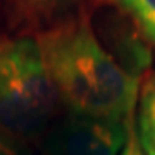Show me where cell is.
Listing matches in <instances>:
<instances>
[{
	"instance_id": "obj_6",
	"label": "cell",
	"mask_w": 155,
	"mask_h": 155,
	"mask_svg": "<svg viewBox=\"0 0 155 155\" xmlns=\"http://www.w3.org/2000/svg\"><path fill=\"white\" fill-rule=\"evenodd\" d=\"M138 138L141 143L145 155H155V126L140 122L138 126Z\"/></svg>"
},
{
	"instance_id": "obj_8",
	"label": "cell",
	"mask_w": 155,
	"mask_h": 155,
	"mask_svg": "<svg viewBox=\"0 0 155 155\" xmlns=\"http://www.w3.org/2000/svg\"><path fill=\"white\" fill-rule=\"evenodd\" d=\"M0 155H21V150L12 140V134L7 133L4 127H0Z\"/></svg>"
},
{
	"instance_id": "obj_1",
	"label": "cell",
	"mask_w": 155,
	"mask_h": 155,
	"mask_svg": "<svg viewBox=\"0 0 155 155\" xmlns=\"http://www.w3.org/2000/svg\"><path fill=\"white\" fill-rule=\"evenodd\" d=\"M59 100L72 114L112 122L133 121L138 78L100 43L86 22H69L38 38Z\"/></svg>"
},
{
	"instance_id": "obj_3",
	"label": "cell",
	"mask_w": 155,
	"mask_h": 155,
	"mask_svg": "<svg viewBox=\"0 0 155 155\" xmlns=\"http://www.w3.org/2000/svg\"><path fill=\"white\" fill-rule=\"evenodd\" d=\"M129 122H112L71 114L43 131L45 155H119Z\"/></svg>"
},
{
	"instance_id": "obj_2",
	"label": "cell",
	"mask_w": 155,
	"mask_h": 155,
	"mask_svg": "<svg viewBox=\"0 0 155 155\" xmlns=\"http://www.w3.org/2000/svg\"><path fill=\"white\" fill-rule=\"evenodd\" d=\"M59 104L38 41L0 38V127L17 138L45 131Z\"/></svg>"
},
{
	"instance_id": "obj_4",
	"label": "cell",
	"mask_w": 155,
	"mask_h": 155,
	"mask_svg": "<svg viewBox=\"0 0 155 155\" xmlns=\"http://www.w3.org/2000/svg\"><path fill=\"white\" fill-rule=\"evenodd\" d=\"M134 19L136 26L152 45H155V0H117Z\"/></svg>"
},
{
	"instance_id": "obj_7",
	"label": "cell",
	"mask_w": 155,
	"mask_h": 155,
	"mask_svg": "<svg viewBox=\"0 0 155 155\" xmlns=\"http://www.w3.org/2000/svg\"><path fill=\"white\" fill-rule=\"evenodd\" d=\"M119 155H145L143 148H141V143H140L138 133L134 131L133 122L129 124V129H127L126 141H124V145H122L121 153H119Z\"/></svg>"
},
{
	"instance_id": "obj_5",
	"label": "cell",
	"mask_w": 155,
	"mask_h": 155,
	"mask_svg": "<svg viewBox=\"0 0 155 155\" xmlns=\"http://www.w3.org/2000/svg\"><path fill=\"white\" fill-rule=\"evenodd\" d=\"M140 122L155 126V74L148 78L141 90L140 102Z\"/></svg>"
}]
</instances>
